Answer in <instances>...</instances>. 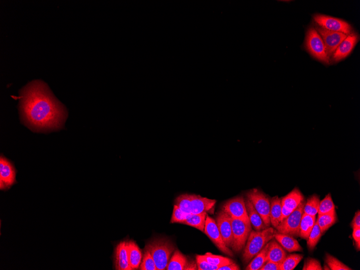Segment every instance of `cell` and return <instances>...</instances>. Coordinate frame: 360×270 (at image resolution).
I'll return each mask as SVG.
<instances>
[{"label": "cell", "mask_w": 360, "mask_h": 270, "mask_svg": "<svg viewBox=\"0 0 360 270\" xmlns=\"http://www.w3.org/2000/svg\"><path fill=\"white\" fill-rule=\"evenodd\" d=\"M274 238L283 248L290 252V253L296 251H303V248L301 247L297 240L292 236L276 232Z\"/></svg>", "instance_id": "19"}, {"label": "cell", "mask_w": 360, "mask_h": 270, "mask_svg": "<svg viewBox=\"0 0 360 270\" xmlns=\"http://www.w3.org/2000/svg\"><path fill=\"white\" fill-rule=\"evenodd\" d=\"M114 265L117 270H132L129 266L127 251V241L118 243L115 250Z\"/></svg>", "instance_id": "17"}, {"label": "cell", "mask_w": 360, "mask_h": 270, "mask_svg": "<svg viewBox=\"0 0 360 270\" xmlns=\"http://www.w3.org/2000/svg\"><path fill=\"white\" fill-rule=\"evenodd\" d=\"M306 47L311 55L326 64H329L326 46L323 41L314 27H310L307 33Z\"/></svg>", "instance_id": "5"}, {"label": "cell", "mask_w": 360, "mask_h": 270, "mask_svg": "<svg viewBox=\"0 0 360 270\" xmlns=\"http://www.w3.org/2000/svg\"><path fill=\"white\" fill-rule=\"evenodd\" d=\"M247 199L252 204V205L262 219L264 223L267 227H269L270 223L271 203L269 198L263 191L258 189H252L247 191L246 194Z\"/></svg>", "instance_id": "4"}, {"label": "cell", "mask_w": 360, "mask_h": 270, "mask_svg": "<svg viewBox=\"0 0 360 270\" xmlns=\"http://www.w3.org/2000/svg\"><path fill=\"white\" fill-rule=\"evenodd\" d=\"M314 20L320 27L329 31L343 33L347 35L351 34L352 31L349 23L336 18L316 15L314 16Z\"/></svg>", "instance_id": "9"}, {"label": "cell", "mask_w": 360, "mask_h": 270, "mask_svg": "<svg viewBox=\"0 0 360 270\" xmlns=\"http://www.w3.org/2000/svg\"><path fill=\"white\" fill-rule=\"evenodd\" d=\"M325 262L326 265L331 270H352V269L343 263H342L336 258L329 254H326Z\"/></svg>", "instance_id": "33"}, {"label": "cell", "mask_w": 360, "mask_h": 270, "mask_svg": "<svg viewBox=\"0 0 360 270\" xmlns=\"http://www.w3.org/2000/svg\"><path fill=\"white\" fill-rule=\"evenodd\" d=\"M141 270H158L154 260L149 250L145 249L142 262L139 267Z\"/></svg>", "instance_id": "34"}, {"label": "cell", "mask_w": 360, "mask_h": 270, "mask_svg": "<svg viewBox=\"0 0 360 270\" xmlns=\"http://www.w3.org/2000/svg\"><path fill=\"white\" fill-rule=\"evenodd\" d=\"M303 259V255L292 254L286 256L280 265V270H294Z\"/></svg>", "instance_id": "30"}, {"label": "cell", "mask_w": 360, "mask_h": 270, "mask_svg": "<svg viewBox=\"0 0 360 270\" xmlns=\"http://www.w3.org/2000/svg\"><path fill=\"white\" fill-rule=\"evenodd\" d=\"M175 205L178 206L183 211L190 213V194H184L176 198Z\"/></svg>", "instance_id": "35"}, {"label": "cell", "mask_w": 360, "mask_h": 270, "mask_svg": "<svg viewBox=\"0 0 360 270\" xmlns=\"http://www.w3.org/2000/svg\"><path fill=\"white\" fill-rule=\"evenodd\" d=\"M16 172L11 162L1 156L0 158V189H9L11 186L17 183Z\"/></svg>", "instance_id": "11"}, {"label": "cell", "mask_w": 360, "mask_h": 270, "mask_svg": "<svg viewBox=\"0 0 360 270\" xmlns=\"http://www.w3.org/2000/svg\"><path fill=\"white\" fill-rule=\"evenodd\" d=\"M303 270H322V267L320 261L314 259V258L309 257L306 259L304 262Z\"/></svg>", "instance_id": "37"}, {"label": "cell", "mask_w": 360, "mask_h": 270, "mask_svg": "<svg viewBox=\"0 0 360 270\" xmlns=\"http://www.w3.org/2000/svg\"><path fill=\"white\" fill-rule=\"evenodd\" d=\"M276 233L274 228L271 227L261 231H251L244 248L243 261L246 263L251 261L274 238Z\"/></svg>", "instance_id": "3"}, {"label": "cell", "mask_w": 360, "mask_h": 270, "mask_svg": "<svg viewBox=\"0 0 360 270\" xmlns=\"http://www.w3.org/2000/svg\"><path fill=\"white\" fill-rule=\"evenodd\" d=\"M154 260L158 270H166L171 255L175 250L173 242L168 238H158L151 240L146 245Z\"/></svg>", "instance_id": "2"}, {"label": "cell", "mask_w": 360, "mask_h": 270, "mask_svg": "<svg viewBox=\"0 0 360 270\" xmlns=\"http://www.w3.org/2000/svg\"><path fill=\"white\" fill-rule=\"evenodd\" d=\"M216 203L215 200L209 199L200 195L190 194V213H207L214 208Z\"/></svg>", "instance_id": "15"}, {"label": "cell", "mask_w": 360, "mask_h": 270, "mask_svg": "<svg viewBox=\"0 0 360 270\" xmlns=\"http://www.w3.org/2000/svg\"><path fill=\"white\" fill-rule=\"evenodd\" d=\"M261 270H280V265L279 264L267 261L266 263L261 268Z\"/></svg>", "instance_id": "39"}, {"label": "cell", "mask_w": 360, "mask_h": 270, "mask_svg": "<svg viewBox=\"0 0 360 270\" xmlns=\"http://www.w3.org/2000/svg\"><path fill=\"white\" fill-rule=\"evenodd\" d=\"M270 243H268L265 245L263 249L256 256L249 264L248 266L246 268V270H259L268 261L267 254L269 247Z\"/></svg>", "instance_id": "26"}, {"label": "cell", "mask_w": 360, "mask_h": 270, "mask_svg": "<svg viewBox=\"0 0 360 270\" xmlns=\"http://www.w3.org/2000/svg\"><path fill=\"white\" fill-rule=\"evenodd\" d=\"M353 237L356 244L357 249L360 251V228H353Z\"/></svg>", "instance_id": "40"}, {"label": "cell", "mask_w": 360, "mask_h": 270, "mask_svg": "<svg viewBox=\"0 0 360 270\" xmlns=\"http://www.w3.org/2000/svg\"><path fill=\"white\" fill-rule=\"evenodd\" d=\"M320 202V196L314 195L310 197L305 202L304 214L310 216H316L318 213Z\"/></svg>", "instance_id": "28"}, {"label": "cell", "mask_w": 360, "mask_h": 270, "mask_svg": "<svg viewBox=\"0 0 360 270\" xmlns=\"http://www.w3.org/2000/svg\"><path fill=\"white\" fill-rule=\"evenodd\" d=\"M358 37L357 34L351 33L348 35L333 54L334 61H340L349 55L358 43Z\"/></svg>", "instance_id": "16"}, {"label": "cell", "mask_w": 360, "mask_h": 270, "mask_svg": "<svg viewBox=\"0 0 360 270\" xmlns=\"http://www.w3.org/2000/svg\"><path fill=\"white\" fill-rule=\"evenodd\" d=\"M197 264L196 265L194 262H188L185 270H197Z\"/></svg>", "instance_id": "43"}, {"label": "cell", "mask_w": 360, "mask_h": 270, "mask_svg": "<svg viewBox=\"0 0 360 270\" xmlns=\"http://www.w3.org/2000/svg\"><path fill=\"white\" fill-rule=\"evenodd\" d=\"M351 225L353 228H360V212L358 211L356 213L355 217H354Z\"/></svg>", "instance_id": "41"}, {"label": "cell", "mask_w": 360, "mask_h": 270, "mask_svg": "<svg viewBox=\"0 0 360 270\" xmlns=\"http://www.w3.org/2000/svg\"><path fill=\"white\" fill-rule=\"evenodd\" d=\"M206 215L207 213H206L199 214H188L184 225L196 228L204 232Z\"/></svg>", "instance_id": "25"}, {"label": "cell", "mask_w": 360, "mask_h": 270, "mask_svg": "<svg viewBox=\"0 0 360 270\" xmlns=\"http://www.w3.org/2000/svg\"><path fill=\"white\" fill-rule=\"evenodd\" d=\"M20 110L23 122L36 131L61 129L67 117V112L60 101L41 81H35L20 93Z\"/></svg>", "instance_id": "1"}, {"label": "cell", "mask_w": 360, "mask_h": 270, "mask_svg": "<svg viewBox=\"0 0 360 270\" xmlns=\"http://www.w3.org/2000/svg\"><path fill=\"white\" fill-rule=\"evenodd\" d=\"M127 251L129 264L132 270L139 269L143 259L142 252L133 240L127 241Z\"/></svg>", "instance_id": "18"}, {"label": "cell", "mask_w": 360, "mask_h": 270, "mask_svg": "<svg viewBox=\"0 0 360 270\" xmlns=\"http://www.w3.org/2000/svg\"><path fill=\"white\" fill-rule=\"evenodd\" d=\"M316 29L323 41L329 57L333 55L337 47L348 36L343 33L329 31L320 26H317Z\"/></svg>", "instance_id": "12"}, {"label": "cell", "mask_w": 360, "mask_h": 270, "mask_svg": "<svg viewBox=\"0 0 360 270\" xmlns=\"http://www.w3.org/2000/svg\"><path fill=\"white\" fill-rule=\"evenodd\" d=\"M204 232L222 253L229 256H233V252L223 241L216 221L208 215H206Z\"/></svg>", "instance_id": "10"}, {"label": "cell", "mask_w": 360, "mask_h": 270, "mask_svg": "<svg viewBox=\"0 0 360 270\" xmlns=\"http://www.w3.org/2000/svg\"><path fill=\"white\" fill-rule=\"evenodd\" d=\"M270 223L275 228L280 223L282 205L281 199L276 196L271 200Z\"/></svg>", "instance_id": "22"}, {"label": "cell", "mask_w": 360, "mask_h": 270, "mask_svg": "<svg viewBox=\"0 0 360 270\" xmlns=\"http://www.w3.org/2000/svg\"><path fill=\"white\" fill-rule=\"evenodd\" d=\"M336 221V212L331 213L319 215L317 223L322 233L326 231L334 225Z\"/></svg>", "instance_id": "27"}, {"label": "cell", "mask_w": 360, "mask_h": 270, "mask_svg": "<svg viewBox=\"0 0 360 270\" xmlns=\"http://www.w3.org/2000/svg\"><path fill=\"white\" fill-rule=\"evenodd\" d=\"M245 205L251 225L254 227L256 231H261L266 229L267 227L265 225L260 215L256 211L251 202L247 199L245 201Z\"/></svg>", "instance_id": "21"}, {"label": "cell", "mask_w": 360, "mask_h": 270, "mask_svg": "<svg viewBox=\"0 0 360 270\" xmlns=\"http://www.w3.org/2000/svg\"><path fill=\"white\" fill-rule=\"evenodd\" d=\"M305 204L304 200L287 218L276 227L277 231L293 237L299 236L300 224L304 213Z\"/></svg>", "instance_id": "6"}, {"label": "cell", "mask_w": 360, "mask_h": 270, "mask_svg": "<svg viewBox=\"0 0 360 270\" xmlns=\"http://www.w3.org/2000/svg\"><path fill=\"white\" fill-rule=\"evenodd\" d=\"M231 223L233 231L231 248L236 253H239L245 247L252 230L251 225L242 220L232 218Z\"/></svg>", "instance_id": "7"}, {"label": "cell", "mask_w": 360, "mask_h": 270, "mask_svg": "<svg viewBox=\"0 0 360 270\" xmlns=\"http://www.w3.org/2000/svg\"><path fill=\"white\" fill-rule=\"evenodd\" d=\"M240 268L235 263L229 264V265L222 266L218 268L217 270H239Z\"/></svg>", "instance_id": "42"}, {"label": "cell", "mask_w": 360, "mask_h": 270, "mask_svg": "<svg viewBox=\"0 0 360 270\" xmlns=\"http://www.w3.org/2000/svg\"><path fill=\"white\" fill-rule=\"evenodd\" d=\"M335 211V207L332 199L331 194H328L320 201L318 215L329 214Z\"/></svg>", "instance_id": "32"}, {"label": "cell", "mask_w": 360, "mask_h": 270, "mask_svg": "<svg viewBox=\"0 0 360 270\" xmlns=\"http://www.w3.org/2000/svg\"><path fill=\"white\" fill-rule=\"evenodd\" d=\"M187 257L178 250H175L170 259L166 268L167 270H184L188 264Z\"/></svg>", "instance_id": "24"}, {"label": "cell", "mask_w": 360, "mask_h": 270, "mask_svg": "<svg viewBox=\"0 0 360 270\" xmlns=\"http://www.w3.org/2000/svg\"><path fill=\"white\" fill-rule=\"evenodd\" d=\"M322 270H330V269H329V267L327 265H325L324 266V267L322 268Z\"/></svg>", "instance_id": "44"}, {"label": "cell", "mask_w": 360, "mask_h": 270, "mask_svg": "<svg viewBox=\"0 0 360 270\" xmlns=\"http://www.w3.org/2000/svg\"><path fill=\"white\" fill-rule=\"evenodd\" d=\"M304 200V195L297 188L281 199L282 205L280 223L296 209L300 203Z\"/></svg>", "instance_id": "13"}, {"label": "cell", "mask_w": 360, "mask_h": 270, "mask_svg": "<svg viewBox=\"0 0 360 270\" xmlns=\"http://www.w3.org/2000/svg\"><path fill=\"white\" fill-rule=\"evenodd\" d=\"M316 222V216L303 213L300 224L299 236L304 239H308Z\"/></svg>", "instance_id": "23"}, {"label": "cell", "mask_w": 360, "mask_h": 270, "mask_svg": "<svg viewBox=\"0 0 360 270\" xmlns=\"http://www.w3.org/2000/svg\"><path fill=\"white\" fill-rule=\"evenodd\" d=\"M201 256L212 266H220L221 267L234 262L232 260L228 259V258L215 255L210 253H207L204 255Z\"/></svg>", "instance_id": "29"}, {"label": "cell", "mask_w": 360, "mask_h": 270, "mask_svg": "<svg viewBox=\"0 0 360 270\" xmlns=\"http://www.w3.org/2000/svg\"><path fill=\"white\" fill-rule=\"evenodd\" d=\"M286 256V252L275 240L270 242L267 254L268 261L277 263L281 265Z\"/></svg>", "instance_id": "20"}, {"label": "cell", "mask_w": 360, "mask_h": 270, "mask_svg": "<svg viewBox=\"0 0 360 270\" xmlns=\"http://www.w3.org/2000/svg\"><path fill=\"white\" fill-rule=\"evenodd\" d=\"M188 215V213L183 211L178 206L175 205L170 223L184 224Z\"/></svg>", "instance_id": "36"}, {"label": "cell", "mask_w": 360, "mask_h": 270, "mask_svg": "<svg viewBox=\"0 0 360 270\" xmlns=\"http://www.w3.org/2000/svg\"><path fill=\"white\" fill-rule=\"evenodd\" d=\"M222 211L232 219L242 220L246 223L250 224L246 211L245 201L242 196L235 197L227 201L222 206Z\"/></svg>", "instance_id": "8"}, {"label": "cell", "mask_w": 360, "mask_h": 270, "mask_svg": "<svg viewBox=\"0 0 360 270\" xmlns=\"http://www.w3.org/2000/svg\"><path fill=\"white\" fill-rule=\"evenodd\" d=\"M197 264L199 270H217L221 267L211 265L201 255L197 256Z\"/></svg>", "instance_id": "38"}, {"label": "cell", "mask_w": 360, "mask_h": 270, "mask_svg": "<svg viewBox=\"0 0 360 270\" xmlns=\"http://www.w3.org/2000/svg\"><path fill=\"white\" fill-rule=\"evenodd\" d=\"M322 235V232L320 230V226H319L317 222L313 227V229L310 234L309 237L307 241H308V247L311 251L314 250L318 243Z\"/></svg>", "instance_id": "31"}, {"label": "cell", "mask_w": 360, "mask_h": 270, "mask_svg": "<svg viewBox=\"0 0 360 270\" xmlns=\"http://www.w3.org/2000/svg\"><path fill=\"white\" fill-rule=\"evenodd\" d=\"M216 223L224 243L228 248L231 247L233 242L231 218L225 213L221 211L217 216Z\"/></svg>", "instance_id": "14"}]
</instances>
